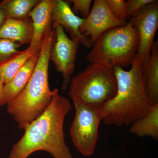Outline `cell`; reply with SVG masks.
Masks as SVG:
<instances>
[{
  "label": "cell",
  "mask_w": 158,
  "mask_h": 158,
  "mask_svg": "<svg viewBox=\"0 0 158 158\" xmlns=\"http://www.w3.org/2000/svg\"><path fill=\"white\" fill-rule=\"evenodd\" d=\"M72 106L56 89L48 107L24 130L22 138L13 145L9 158H27L44 151L53 158H73L65 142L64 121Z\"/></svg>",
  "instance_id": "6da1fadb"
},
{
  "label": "cell",
  "mask_w": 158,
  "mask_h": 158,
  "mask_svg": "<svg viewBox=\"0 0 158 158\" xmlns=\"http://www.w3.org/2000/svg\"><path fill=\"white\" fill-rule=\"evenodd\" d=\"M129 71L113 68L117 83L116 95L101 107L106 125L130 126L145 116L154 105L150 100L142 72V63L136 55Z\"/></svg>",
  "instance_id": "7a4b0ae2"
},
{
  "label": "cell",
  "mask_w": 158,
  "mask_h": 158,
  "mask_svg": "<svg viewBox=\"0 0 158 158\" xmlns=\"http://www.w3.org/2000/svg\"><path fill=\"white\" fill-rule=\"evenodd\" d=\"M56 38L55 29L51 28L43 39L39 56L28 82L23 90L7 103V111L17 123L20 129H25L48 107L56 89L49 85L50 54Z\"/></svg>",
  "instance_id": "3957f363"
},
{
  "label": "cell",
  "mask_w": 158,
  "mask_h": 158,
  "mask_svg": "<svg viewBox=\"0 0 158 158\" xmlns=\"http://www.w3.org/2000/svg\"><path fill=\"white\" fill-rule=\"evenodd\" d=\"M139 44V36L132 20L124 26L105 31L92 44L87 55L90 64L113 68L131 65Z\"/></svg>",
  "instance_id": "277c9868"
},
{
  "label": "cell",
  "mask_w": 158,
  "mask_h": 158,
  "mask_svg": "<svg viewBox=\"0 0 158 158\" xmlns=\"http://www.w3.org/2000/svg\"><path fill=\"white\" fill-rule=\"evenodd\" d=\"M113 68L90 64L71 81L68 95L89 105L102 107L117 93Z\"/></svg>",
  "instance_id": "5b68a950"
},
{
  "label": "cell",
  "mask_w": 158,
  "mask_h": 158,
  "mask_svg": "<svg viewBox=\"0 0 158 158\" xmlns=\"http://www.w3.org/2000/svg\"><path fill=\"white\" fill-rule=\"evenodd\" d=\"M75 114L70 128L74 146L85 156L93 155L99 138L98 129L102 116L101 107L73 100Z\"/></svg>",
  "instance_id": "8992f818"
},
{
  "label": "cell",
  "mask_w": 158,
  "mask_h": 158,
  "mask_svg": "<svg viewBox=\"0 0 158 158\" xmlns=\"http://www.w3.org/2000/svg\"><path fill=\"white\" fill-rule=\"evenodd\" d=\"M56 38L51 49L50 60L52 61L56 70L63 77L62 91H65L70 83V76L74 71L76 61L80 43L73 40L65 34L61 26L53 22Z\"/></svg>",
  "instance_id": "52a82bcc"
},
{
  "label": "cell",
  "mask_w": 158,
  "mask_h": 158,
  "mask_svg": "<svg viewBox=\"0 0 158 158\" xmlns=\"http://www.w3.org/2000/svg\"><path fill=\"white\" fill-rule=\"evenodd\" d=\"M139 36L137 55L142 64L151 56L154 38L158 27V1L154 0L131 19Z\"/></svg>",
  "instance_id": "ba28073f"
},
{
  "label": "cell",
  "mask_w": 158,
  "mask_h": 158,
  "mask_svg": "<svg viewBox=\"0 0 158 158\" xmlns=\"http://www.w3.org/2000/svg\"><path fill=\"white\" fill-rule=\"evenodd\" d=\"M127 21L116 18L109 9L106 0H95L88 17L79 28L80 33L90 39L92 44L105 31L124 26Z\"/></svg>",
  "instance_id": "9c48e42d"
},
{
  "label": "cell",
  "mask_w": 158,
  "mask_h": 158,
  "mask_svg": "<svg viewBox=\"0 0 158 158\" xmlns=\"http://www.w3.org/2000/svg\"><path fill=\"white\" fill-rule=\"evenodd\" d=\"M85 19L77 16L70 8L69 2L56 0L52 11L53 22L56 23L67 31L73 40L78 41L86 48L92 47L90 39L81 34L79 28Z\"/></svg>",
  "instance_id": "30bf717a"
},
{
  "label": "cell",
  "mask_w": 158,
  "mask_h": 158,
  "mask_svg": "<svg viewBox=\"0 0 158 158\" xmlns=\"http://www.w3.org/2000/svg\"><path fill=\"white\" fill-rule=\"evenodd\" d=\"M56 0H41L30 12L29 17L33 23V38L30 46L40 48L44 35L52 28V11Z\"/></svg>",
  "instance_id": "8fae6325"
},
{
  "label": "cell",
  "mask_w": 158,
  "mask_h": 158,
  "mask_svg": "<svg viewBox=\"0 0 158 158\" xmlns=\"http://www.w3.org/2000/svg\"><path fill=\"white\" fill-rule=\"evenodd\" d=\"M34 29L31 18L6 19L0 27V39L9 40L20 45L31 44Z\"/></svg>",
  "instance_id": "7c38bea8"
},
{
  "label": "cell",
  "mask_w": 158,
  "mask_h": 158,
  "mask_svg": "<svg viewBox=\"0 0 158 158\" xmlns=\"http://www.w3.org/2000/svg\"><path fill=\"white\" fill-rule=\"evenodd\" d=\"M40 52V50L33 55L20 69L12 80L4 85L7 103L15 98L27 84L36 66Z\"/></svg>",
  "instance_id": "4fadbf2b"
},
{
  "label": "cell",
  "mask_w": 158,
  "mask_h": 158,
  "mask_svg": "<svg viewBox=\"0 0 158 158\" xmlns=\"http://www.w3.org/2000/svg\"><path fill=\"white\" fill-rule=\"evenodd\" d=\"M142 72L148 96L153 104L158 103V41H154L148 62L142 64Z\"/></svg>",
  "instance_id": "5bb4252c"
},
{
  "label": "cell",
  "mask_w": 158,
  "mask_h": 158,
  "mask_svg": "<svg viewBox=\"0 0 158 158\" xmlns=\"http://www.w3.org/2000/svg\"><path fill=\"white\" fill-rule=\"evenodd\" d=\"M40 48H34L29 46L24 50L19 51L9 59L0 63L1 83L5 85L10 82L20 69Z\"/></svg>",
  "instance_id": "9a60e30c"
},
{
  "label": "cell",
  "mask_w": 158,
  "mask_h": 158,
  "mask_svg": "<svg viewBox=\"0 0 158 158\" xmlns=\"http://www.w3.org/2000/svg\"><path fill=\"white\" fill-rule=\"evenodd\" d=\"M130 132L140 137L158 139V103L153 105L148 113L130 125Z\"/></svg>",
  "instance_id": "2e32d148"
},
{
  "label": "cell",
  "mask_w": 158,
  "mask_h": 158,
  "mask_svg": "<svg viewBox=\"0 0 158 158\" xmlns=\"http://www.w3.org/2000/svg\"><path fill=\"white\" fill-rule=\"evenodd\" d=\"M39 0H6L0 2L6 19H23L29 17L30 12Z\"/></svg>",
  "instance_id": "e0dca14e"
},
{
  "label": "cell",
  "mask_w": 158,
  "mask_h": 158,
  "mask_svg": "<svg viewBox=\"0 0 158 158\" xmlns=\"http://www.w3.org/2000/svg\"><path fill=\"white\" fill-rule=\"evenodd\" d=\"M21 46L9 40L0 39V63L16 53Z\"/></svg>",
  "instance_id": "ac0fdd59"
},
{
  "label": "cell",
  "mask_w": 158,
  "mask_h": 158,
  "mask_svg": "<svg viewBox=\"0 0 158 158\" xmlns=\"http://www.w3.org/2000/svg\"><path fill=\"white\" fill-rule=\"evenodd\" d=\"M109 9L117 19L126 20V2L123 0H106Z\"/></svg>",
  "instance_id": "d6986e66"
},
{
  "label": "cell",
  "mask_w": 158,
  "mask_h": 158,
  "mask_svg": "<svg viewBox=\"0 0 158 158\" xmlns=\"http://www.w3.org/2000/svg\"><path fill=\"white\" fill-rule=\"evenodd\" d=\"M154 1V0H129L127 1L126 2V20L131 19L138 12Z\"/></svg>",
  "instance_id": "ffe728a7"
},
{
  "label": "cell",
  "mask_w": 158,
  "mask_h": 158,
  "mask_svg": "<svg viewBox=\"0 0 158 158\" xmlns=\"http://www.w3.org/2000/svg\"><path fill=\"white\" fill-rule=\"evenodd\" d=\"M69 2L73 3V6L71 9L75 14L79 12L85 19L88 17L90 12L91 0H72Z\"/></svg>",
  "instance_id": "44dd1931"
},
{
  "label": "cell",
  "mask_w": 158,
  "mask_h": 158,
  "mask_svg": "<svg viewBox=\"0 0 158 158\" xmlns=\"http://www.w3.org/2000/svg\"><path fill=\"white\" fill-rule=\"evenodd\" d=\"M7 104V98L4 90V85L0 81V106Z\"/></svg>",
  "instance_id": "7402d4cb"
},
{
  "label": "cell",
  "mask_w": 158,
  "mask_h": 158,
  "mask_svg": "<svg viewBox=\"0 0 158 158\" xmlns=\"http://www.w3.org/2000/svg\"><path fill=\"white\" fill-rule=\"evenodd\" d=\"M6 19L5 15L2 9L0 8V27L3 24Z\"/></svg>",
  "instance_id": "603a6c76"
}]
</instances>
